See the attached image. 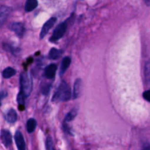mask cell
<instances>
[{"instance_id": "6da1fadb", "label": "cell", "mask_w": 150, "mask_h": 150, "mask_svg": "<svg viewBox=\"0 0 150 150\" xmlns=\"http://www.w3.org/2000/svg\"><path fill=\"white\" fill-rule=\"evenodd\" d=\"M71 98V89L66 81H62L53 96V102L68 101Z\"/></svg>"}, {"instance_id": "8fae6325", "label": "cell", "mask_w": 150, "mask_h": 150, "mask_svg": "<svg viewBox=\"0 0 150 150\" xmlns=\"http://www.w3.org/2000/svg\"><path fill=\"white\" fill-rule=\"evenodd\" d=\"M71 58L69 57H65L64 59H63L61 63V65H60V75L62 76L63 74H64L65 72L66 71V70L68 69V67H69V65L71 64Z\"/></svg>"}, {"instance_id": "3957f363", "label": "cell", "mask_w": 150, "mask_h": 150, "mask_svg": "<svg viewBox=\"0 0 150 150\" xmlns=\"http://www.w3.org/2000/svg\"><path fill=\"white\" fill-rule=\"evenodd\" d=\"M66 29H67V23L63 22V23H60L56 27L54 32H53V35L51 37V38H50V41H51V42H55V41H57L58 40H60L63 36L65 32H66Z\"/></svg>"}, {"instance_id": "52a82bcc", "label": "cell", "mask_w": 150, "mask_h": 150, "mask_svg": "<svg viewBox=\"0 0 150 150\" xmlns=\"http://www.w3.org/2000/svg\"><path fill=\"white\" fill-rule=\"evenodd\" d=\"M11 13V8L7 6L2 5L0 7V24L5 23L9 15Z\"/></svg>"}, {"instance_id": "d6986e66", "label": "cell", "mask_w": 150, "mask_h": 150, "mask_svg": "<svg viewBox=\"0 0 150 150\" xmlns=\"http://www.w3.org/2000/svg\"><path fill=\"white\" fill-rule=\"evenodd\" d=\"M145 77L148 83L150 85V61L147 62L145 67Z\"/></svg>"}, {"instance_id": "30bf717a", "label": "cell", "mask_w": 150, "mask_h": 150, "mask_svg": "<svg viewBox=\"0 0 150 150\" xmlns=\"http://www.w3.org/2000/svg\"><path fill=\"white\" fill-rule=\"evenodd\" d=\"M81 90H82V80L80 79H77L75 81L74 86V98H77L79 97Z\"/></svg>"}, {"instance_id": "7a4b0ae2", "label": "cell", "mask_w": 150, "mask_h": 150, "mask_svg": "<svg viewBox=\"0 0 150 150\" xmlns=\"http://www.w3.org/2000/svg\"><path fill=\"white\" fill-rule=\"evenodd\" d=\"M21 92L27 97L30 95L32 90V79L31 75L28 72L25 71L20 76Z\"/></svg>"}, {"instance_id": "8992f818", "label": "cell", "mask_w": 150, "mask_h": 150, "mask_svg": "<svg viewBox=\"0 0 150 150\" xmlns=\"http://www.w3.org/2000/svg\"><path fill=\"white\" fill-rule=\"evenodd\" d=\"M1 141L4 145L5 147H9L12 143V136L10 132L8 130H2L1 131V135H0Z\"/></svg>"}, {"instance_id": "e0dca14e", "label": "cell", "mask_w": 150, "mask_h": 150, "mask_svg": "<svg viewBox=\"0 0 150 150\" xmlns=\"http://www.w3.org/2000/svg\"><path fill=\"white\" fill-rule=\"evenodd\" d=\"M76 114H77V110L76 108H74L69 113H68L67 115L65 117V122H71L74 120V119L76 117Z\"/></svg>"}, {"instance_id": "2e32d148", "label": "cell", "mask_w": 150, "mask_h": 150, "mask_svg": "<svg viewBox=\"0 0 150 150\" xmlns=\"http://www.w3.org/2000/svg\"><path fill=\"white\" fill-rule=\"evenodd\" d=\"M16 71L14 68L8 67L3 70L2 76L4 79H10V78H11L12 76H14V75L16 74Z\"/></svg>"}, {"instance_id": "ba28073f", "label": "cell", "mask_w": 150, "mask_h": 150, "mask_svg": "<svg viewBox=\"0 0 150 150\" xmlns=\"http://www.w3.org/2000/svg\"><path fill=\"white\" fill-rule=\"evenodd\" d=\"M15 142H16L17 148L19 150H24L26 149L23 135H22V133L19 130H17L16 133H15Z\"/></svg>"}, {"instance_id": "ffe728a7", "label": "cell", "mask_w": 150, "mask_h": 150, "mask_svg": "<svg viewBox=\"0 0 150 150\" xmlns=\"http://www.w3.org/2000/svg\"><path fill=\"white\" fill-rule=\"evenodd\" d=\"M46 148L48 150L54 149L52 139H51V136H48V137H47L46 141Z\"/></svg>"}, {"instance_id": "603a6c76", "label": "cell", "mask_w": 150, "mask_h": 150, "mask_svg": "<svg viewBox=\"0 0 150 150\" xmlns=\"http://www.w3.org/2000/svg\"><path fill=\"white\" fill-rule=\"evenodd\" d=\"M143 96H144V98L146 100H147L148 102H150V89L145 91L144 92V94H143Z\"/></svg>"}, {"instance_id": "d4e9b609", "label": "cell", "mask_w": 150, "mask_h": 150, "mask_svg": "<svg viewBox=\"0 0 150 150\" xmlns=\"http://www.w3.org/2000/svg\"><path fill=\"white\" fill-rule=\"evenodd\" d=\"M144 1H145V3L147 5H149L150 4V0H144Z\"/></svg>"}, {"instance_id": "9a60e30c", "label": "cell", "mask_w": 150, "mask_h": 150, "mask_svg": "<svg viewBox=\"0 0 150 150\" xmlns=\"http://www.w3.org/2000/svg\"><path fill=\"white\" fill-rule=\"evenodd\" d=\"M62 53H63V51L61 50L53 48L50 50L49 53V58L51 59H56L61 56Z\"/></svg>"}, {"instance_id": "5bb4252c", "label": "cell", "mask_w": 150, "mask_h": 150, "mask_svg": "<svg viewBox=\"0 0 150 150\" xmlns=\"http://www.w3.org/2000/svg\"><path fill=\"white\" fill-rule=\"evenodd\" d=\"M37 127V122L35 119H29L28 120L27 122H26V130H27L28 133H32L35 130V128Z\"/></svg>"}, {"instance_id": "7402d4cb", "label": "cell", "mask_w": 150, "mask_h": 150, "mask_svg": "<svg viewBox=\"0 0 150 150\" xmlns=\"http://www.w3.org/2000/svg\"><path fill=\"white\" fill-rule=\"evenodd\" d=\"M50 89H51V85L50 84H46L45 86H43L42 88V93L44 95H47V94L49 92Z\"/></svg>"}, {"instance_id": "277c9868", "label": "cell", "mask_w": 150, "mask_h": 150, "mask_svg": "<svg viewBox=\"0 0 150 150\" xmlns=\"http://www.w3.org/2000/svg\"><path fill=\"white\" fill-rule=\"evenodd\" d=\"M56 21H57V18H50L49 20H48L45 23H44L42 29H41V33H40V38H41V39H43V38L47 35L50 29H51V27L54 26Z\"/></svg>"}, {"instance_id": "4fadbf2b", "label": "cell", "mask_w": 150, "mask_h": 150, "mask_svg": "<svg viewBox=\"0 0 150 150\" xmlns=\"http://www.w3.org/2000/svg\"><path fill=\"white\" fill-rule=\"evenodd\" d=\"M38 6V1L37 0H26L25 4V11L31 12L35 10Z\"/></svg>"}, {"instance_id": "9c48e42d", "label": "cell", "mask_w": 150, "mask_h": 150, "mask_svg": "<svg viewBox=\"0 0 150 150\" xmlns=\"http://www.w3.org/2000/svg\"><path fill=\"white\" fill-rule=\"evenodd\" d=\"M56 71H57V65L54 64H49L47 66L45 69L44 76L48 79H52L55 76Z\"/></svg>"}, {"instance_id": "5b68a950", "label": "cell", "mask_w": 150, "mask_h": 150, "mask_svg": "<svg viewBox=\"0 0 150 150\" xmlns=\"http://www.w3.org/2000/svg\"><path fill=\"white\" fill-rule=\"evenodd\" d=\"M10 29L16 33L19 37H22L24 34L25 28L23 23L20 22H14L10 25Z\"/></svg>"}, {"instance_id": "44dd1931", "label": "cell", "mask_w": 150, "mask_h": 150, "mask_svg": "<svg viewBox=\"0 0 150 150\" xmlns=\"http://www.w3.org/2000/svg\"><path fill=\"white\" fill-rule=\"evenodd\" d=\"M4 46H5L6 49L8 50L9 51H10L12 54H15V55H16V54H17V53L19 51V49H18V48H14V47H13L12 45H8V44H6Z\"/></svg>"}, {"instance_id": "7c38bea8", "label": "cell", "mask_w": 150, "mask_h": 150, "mask_svg": "<svg viewBox=\"0 0 150 150\" xmlns=\"http://www.w3.org/2000/svg\"><path fill=\"white\" fill-rule=\"evenodd\" d=\"M6 120L9 123H14L17 120V114L13 108H10L6 114Z\"/></svg>"}, {"instance_id": "cb8c5ba5", "label": "cell", "mask_w": 150, "mask_h": 150, "mask_svg": "<svg viewBox=\"0 0 150 150\" xmlns=\"http://www.w3.org/2000/svg\"><path fill=\"white\" fill-rule=\"evenodd\" d=\"M5 96V94H4V92H0V105H1V100Z\"/></svg>"}, {"instance_id": "ac0fdd59", "label": "cell", "mask_w": 150, "mask_h": 150, "mask_svg": "<svg viewBox=\"0 0 150 150\" xmlns=\"http://www.w3.org/2000/svg\"><path fill=\"white\" fill-rule=\"evenodd\" d=\"M24 99L25 95L22 93V92H19L17 97V101L21 111V110H24Z\"/></svg>"}]
</instances>
